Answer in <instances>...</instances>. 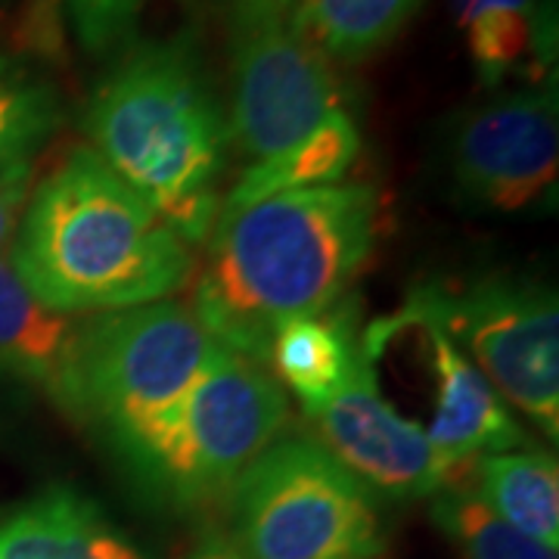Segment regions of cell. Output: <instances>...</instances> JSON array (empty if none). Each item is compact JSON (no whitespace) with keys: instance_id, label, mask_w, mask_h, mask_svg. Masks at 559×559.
<instances>
[{"instance_id":"obj_1","label":"cell","mask_w":559,"mask_h":559,"mask_svg":"<svg viewBox=\"0 0 559 559\" xmlns=\"http://www.w3.org/2000/svg\"><path fill=\"white\" fill-rule=\"evenodd\" d=\"M380 193L330 183L218 209L193 305L221 348L264 364L280 326L318 318L373 255Z\"/></svg>"},{"instance_id":"obj_2","label":"cell","mask_w":559,"mask_h":559,"mask_svg":"<svg viewBox=\"0 0 559 559\" xmlns=\"http://www.w3.org/2000/svg\"><path fill=\"white\" fill-rule=\"evenodd\" d=\"M10 261L66 318L165 301L193 277L190 246L91 146L69 150L28 197Z\"/></svg>"},{"instance_id":"obj_3","label":"cell","mask_w":559,"mask_h":559,"mask_svg":"<svg viewBox=\"0 0 559 559\" xmlns=\"http://www.w3.org/2000/svg\"><path fill=\"white\" fill-rule=\"evenodd\" d=\"M84 128L94 153L180 240L212 234L230 124L187 40L124 50L94 91Z\"/></svg>"},{"instance_id":"obj_4","label":"cell","mask_w":559,"mask_h":559,"mask_svg":"<svg viewBox=\"0 0 559 559\" xmlns=\"http://www.w3.org/2000/svg\"><path fill=\"white\" fill-rule=\"evenodd\" d=\"M286 419L289 401L277 380L255 360L218 348L178 399L112 439L156 495L200 507L234 491Z\"/></svg>"},{"instance_id":"obj_5","label":"cell","mask_w":559,"mask_h":559,"mask_svg":"<svg viewBox=\"0 0 559 559\" xmlns=\"http://www.w3.org/2000/svg\"><path fill=\"white\" fill-rule=\"evenodd\" d=\"M218 348L178 301L106 311L72 330L50 392L75 417L116 436L178 399Z\"/></svg>"},{"instance_id":"obj_6","label":"cell","mask_w":559,"mask_h":559,"mask_svg":"<svg viewBox=\"0 0 559 559\" xmlns=\"http://www.w3.org/2000/svg\"><path fill=\"white\" fill-rule=\"evenodd\" d=\"M240 559H377L373 495L311 439L271 444L230 491Z\"/></svg>"},{"instance_id":"obj_7","label":"cell","mask_w":559,"mask_h":559,"mask_svg":"<svg viewBox=\"0 0 559 559\" xmlns=\"http://www.w3.org/2000/svg\"><path fill=\"white\" fill-rule=\"evenodd\" d=\"M441 330L466 348L500 399L559 436V301L544 283L476 280L463 289L419 286L414 293Z\"/></svg>"},{"instance_id":"obj_8","label":"cell","mask_w":559,"mask_h":559,"mask_svg":"<svg viewBox=\"0 0 559 559\" xmlns=\"http://www.w3.org/2000/svg\"><path fill=\"white\" fill-rule=\"evenodd\" d=\"M234 109L230 140L255 162L274 159L340 112V84L289 13L230 28Z\"/></svg>"},{"instance_id":"obj_9","label":"cell","mask_w":559,"mask_h":559,"mask_svg":"<svg viewBox=\"0 0 559 559\" xmlns=\"http://www.w3.org/2000/svg\"><path fill=\"white\" fill-rule=\"evenodd\" d=\"M557 87L513 91L466 112L451 138L460 193L491 212H522L557 187Z\"/></svg>"},{"instance_id":"obj_10","label":"cell","mask_w":559,"mask_h":559,"mask_svg":"<svg viewBox=\"0 0 559 559\" xmlns=\"http://www.w3.org/2000/svg\"><path fill=\"white\" fill-rule=\"evenodd\" d=\"M326 448L355 479L389 500L432 498L473 476V463L439 454L411 419L392 411L377 392L360 355L342 389L308 414Z\"/></svg>"},{"instance_id":"obj_11","label":"cell","mask_w":559,"mask_h":559,"mask_svg":"<svg viewBox=\"0 0 559 559\" xmlns=\"http://www.w3.org/2000/svg\"><path fill=\"white\" fill-rule=\"evenodd\" d=\"M377 326L401 352H407L411 370L426 377L429 411L419 419V432L439 454L457 463H476L488 454L528 444V436L495 385L481 377L414 293L399 314L377 320Z\"/></svg>"},{"instance_id":"obj_12","label":"cell","mask_w":559,"mask_h":559,"mask_svg":"<svg viewBox=\"0 0 559 559\" xmlns=\"http://www.w3.org/2000/svg\"><path fill=\"white\" fill-rule=\"evenodd\" d=\"M0 559H140L75 491H50L0 520Z\"/></svg>"},{"instance_id":"obj_13","label":"cell","mask_w":559,"mask_h":559,"mask_svg":"<svg viewBox=\"0 0 559 559\" xmlns=\"http://www.w3.org/2000/svg\"><path fill=\"white\" fill-rule=\"evenodd\" d=\"M358 358V340L345 314L323 311L318 318L289 320L267 348V360L280 382L301 401L305 417L320 411L348 380Z\"/></svg>"},{"instance_id":"obj_14","label":"cell","mask_w":559,"mask_h":559,"mask_svg":"<svg viewBox=\"0 0 559 559\" xmlns=\"http://www.w3.org/2000/svg\"><path fill=\"white\" fill-rule=\"evenodd\" d=\"M476 495L522 535L559 547V460L554 451H503L473 463Z\"/></svg>"},{"instance_id":"obj_15","label":"cell","mask_w":559,"mask_h":559,"mask_svg":"<svg viewBox=\"0 0 559 559\" xmlns=\"http://www.w3.org/2000/svg\"><path fill=\"white\" fill-rule=\"evenodd\" d=\"M358 153V128L348 119V112L340 109L293 150L280 153L274 159L249 165V171L237 180V187L221 200V209H240V205L271 200L280 193L308 190V187H330L348 175Z\"/></svg>"},{"instance_id":"obj_16","label":"cell","mask_w":559,"mask_h":559,"mask_svg":"<svg viewBox=\"0 0 559 559\" xmlns=\"http://www.w3.org/2000/svg\"><path fill=\"white\" fill-rule=\"evenodd\" d=\"M72 330V318L40 305L13 261L0 255V370L50 389Z\"/></svg>"},{"instance_id":"obj_17","label":"cell","mask_w":559,"mask_h":559,"mask_svg":"<svg viewBox=\"0 0 559 559\" xmlns=\"http://www.w3.org/2000/svg\"><path fill=\"white\" fill-rule=\"evenodd\" d=\"M423 0H296L289 20L323 57L358 62L399 35Z\"/></svg>"},{"instance_id":"obj_18","label":"cell","mask_w":559,"mask_h":559,"mask_svg":"<svg viewBox=\"0 0 559 559\" xmlns=\"http://www.w3.org/2000/svg\"><path fill=\"white\" fill-rule=\"evenodd\" d=\"M62 121L57 91L0 57V183L32 175V159Z\"/></svg>"},{"instance_id":"obj_19","label":"cell","mask_w":559,"mask_h":559,"mask_svg":"<svg viewBox=\"0 0 559 559\" xmlns=\"http://www.w3.org/2000/svg\"><path fill=\"white\" fill-rule=\"evenodd\" d=\"M432 520L463 559H557L554 547L500 520L466 481L432 495Z\"/></svg>"},{"instance_id":"obj_20","label":"cell","mask_w":559,"mask_h":559,"mask_svg":"<svg viewBox=\"0 0 559 559\" xmlns=\"http://www.w3.org/2000/svg\"><path fill=\"white\" fill-rule=\"evenodd\" d=\"M460 28L466 32L469 57L485 84L510 75L540 40L535 0H476Z\"/></svg>"},{"instance_id":"obj_21","label":"cell","mask_w":559,"mask_h":559,"mask_svg":"<svg viewBox=\"0 0 559 559\" xmlns=\"http://www.w3.org/2000/svg\"><path fill=\"white\" fill-rule=\"evenodd\" d=\"M87 53H112L134 38L146 0H62Z\"/></svg>"},{"instance_id":"obj_22","label":"cell","mask_w":559,"mask_h":559,"mask_svg":"<svg viewBox=\"0 0 559 559\" xmlns=\"http://www.w3.org/2000/svg\"><path fill=\"white\" fill-rule=\"evenodd\" d=\"M212 7H218L227 16L230 28L246 25V22L264 20L274 13H293V0H209Z\"/></svg>"},{"instance_id":"obj_23","label":"cell","mask_w":559,"mask_h":559,"mask_svg":"<svg viewBox=\"0 0 559 559\" xmlns=\"http://www.w3.org/2000/svg\"><path fill=\"white\" fill-rule=\"evenodd\" d=\"M25 197H28V175L0 183V252H3V246L10 242L16 224H20Z\"/></svg>"},{"instance_id":"obj_24","label":"cell","mask_w":559,"mask_h":559,"mask_svg":"<svg viewBox=\"0 0 559 559\" xmlns=\"http://www.w3.org/2000/svg\"><path fill=\"white\" fill-rule=\"evenodd\" d=\"M183 559H240L237 547L230 544V538H221V535H209V538L197 544Z\"/></svg>"},{"instance_id":"obj_25","label":"cell","mask_w":559,"mask_h":559,"mask_svg":"<svg viewBox=\"0 0 559 559\" xmlns=\"http://www.w3.org/2000/svg\"><path fill=\"white\" fill-rule=\"evenodd\" d=\"M293 3H296V0H293Z\"/></svg>"}]
</instances>
